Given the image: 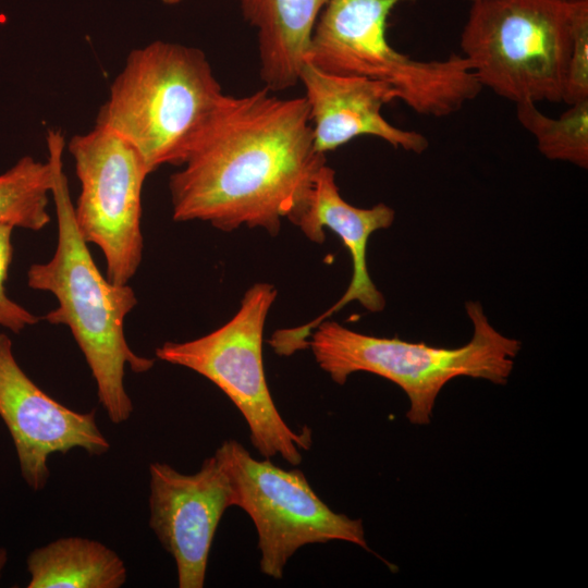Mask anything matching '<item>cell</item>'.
I'll list each match as a JSON object with an SVG mask.
<instances>
[{"label":"cell","mask_w":588,"mask_h":588,"mask_svg":"<svg viewBox=\"0 0 588 588\" xmlns=\"http://www.w3.org/2000/svg\"><path fill=\"white\" fill-rule=\"evenodd\" d=\"M28 588H120L126 581L122 559L103 543L60 538L27 558Z\"/></svg>","instance_id":"15"},{"label":"cell","mask_w":588,"mask_h":588,"mask_svg":"<svg viewBox=\"0 0 588 588\" xmlns=\"http://www.w3.org/2000/svg\"><path fill=\"white\" fill-rule=\"evenodd\" d=\"M5 561H7V552L5 550L0 549V576H1L2 568L4 567Z\"/></svg>","instance_id":"20"},{"label":"cell","mask_w":588,"mask_h":588,"mask_svg":"<svg viewBox=\"0 0 588 588\" xmlns=\"http://www.w3.org/2000/svg\"><path fill=\"white\" fill-rule=\"evenodd\" d=\"M64 147L61 132L49 130L47 148L53 170L51 197L58 241L49 261L28 268L27 285L56 297L58 306L45 319L70 329L96 381L99 403L112 422L121 424L134 409L124 387L125 367L143 373L154 367L155 359L137 355L126 342L124 320L137 305L135 292L128 284L112 283L101 274L77 230L63 171Z\"/></svg>","instance_id":"2"},{"label":"cell","mask_w":588,"mask_h":588,"mask_svg":"<svg viewBox=\"0 0 588 588\" xmlns=\"http://www.w3.org/2000/svg\"><path fill=\"white\" fill-rule=\"evenodd\" d=\"M324 164L305 97L279 98L266 87L225 95L169 179L172 218L277 235L283 218L293 223Z\"/></svg>","instance_id":"1"},{"label":"cell","mask_w":588,"mask_h":588,"mask_svg":"<svg viewBox=\"0 0 588 588\" xmlns=\"http://www.w3.org/2000/svg\"><path fill=\"white\" fill-rule=\"evenodd\" d=\"M317 151L334 150L359 136L380 138L396 149L424 152L429 142L416 131L389 123L382 107L397 98L389 84L360 76L326 73L305 61L299 73Z\"/></svg>","instance_id":"13"},{"label":"cell","mask_w":588,"mask_h":588,"mask_svg":"<svg viewBox=\"0 0 588 588\" xmlns=\"http://www.w3.org/2000/svg\"><path fill=\"white\" fill-rule=\"evenodd\" d=\"M13 226L0 223V328L20 333L39 318L8 296L5 281L13 259Z\"/></svg>","instance_id":"19"},{"label":"cell","mask_w":588,"mask_h":588,"mask_svg":"<svg viewBox=\"0 0 588 588\" xmlns=\"http://www.w3.org/2000/svg\"><path fill=\"white\" fill-rule=\"evenodd\" d=\"M278 291L256 283L244 294L238 310L223 326L186 342H166L156 357L186 367L216 384L245 418L253 446L265 457L281 456L291 465L311 446V431L295 432L271 396L262 360L264 329Z\"/></svg>","instance_id":"7"},{"label":"cell","mask_w":588,"mask_h":588,"mask_svg":"<svg viewBox=\"0 0 588 588\" xmlns=\"http://www.w3.org/2000/svg\"><path fill=\"white\" fill-rule=\"evenodd\" d=\"M149 475V526L175 561L179 587L201 588L219 522L233 506L228 473L213 454L193 475L161 462Z\"/></svg>","instance_id":"10"},{"label":"cell","mask_w":588,"mask_h":588,"mask_svg":"<svg viewBox=\"0 0 588 588\" xmlns=\"http://www.w3.org/2000/svg\"><path fill=\"white\" fill-rule=\"evenodd\" d=\"M394 218V210L383 203L370 208H358L348 204L340 194L335 171L327 163L320 168L305 205L293 224L298 226L308 240L318 244L326 240L324 228L334 232L351 256L352 278L340 299L319 317L303 326L279 329L272 333L269 344L278 355L290 356L307 348L311 331L354 301L370 313L384 309L385 298L368 271L367 246L371 234L390 228Z\"/></svg>","instance_id":"12"},{"label":"cell","mask_w":588,"mask_h":588,"mask_svg":"<svg viewBox=\"0 0 588 588\" xmlns=\"http://www.w3.org/2000/svg\"><path fill=\"white\" fill-rule=\"evenodd\" d=\"M233 490V506L253 520L258 535L259 567L280 579L302 547L342 540L369 550L363 522L333 512L314 491L305 474L257 460L236 440L215 452Z\"/></svg>","instance_id":"8"},{"label":"cell","mask_w":588,"mask_h":588,"mask_svg":"<svg viewBox=\"0 0 588 588\" xmlns=\"http://www.w3.org/2000/svg\"><path fill=\"white\" fill-rule=\"evenodd\" d=\"M516 115L547 159L588 168V100L571 105L556 119L541 112L537 103L522 102L516 105Z\"/></svg>","instance_id":"17"},{"label":"cell","mask_w":588,"mask_h":588,"mask_svg":"<svg viewBox=\"0 0 588 588\" xmlns=\"http://www.w3.org/2000/svg\"><path fill=\"white\" fill-rule=\"evenodd\" d=\"M469 1L471 2V1H475V0H469Z\"/></svg>","instance_id":"22"},{"label":"cell","mask_w":588,"mask_h":588,"mask_svg":"<svg viewBox=\"0 0 588 588\" xmlns=\"http://www.w3.org/2000/svg\"><path fill=\"white\" fill-rule=\"evenodd\" d=\"M415 0H329L316 22L306 60L334 75L384 82L413 111L436 118L453 114L482 87L466 59L415 60L392 47L388 19Z\"/></svg>","instance_id":"5"},{"label":"cell","mask_w":588,"mask_h":588,"mask_svg":"<svg viewBox=\"0 0 588 588\" xmlns=\"http://www.w3.org/2000/svg\"><path fill=\"white\" fill-rule=\"evenodd\" d=\"M68 149L81 184L77 230L102 250L106 277L128 284L143 258L142 192L150 171L128 142L98 124L71 137Z\"/></svg>","instance_id":"9"},{"label":"cell","mask_w":588,"mask_h":588,"mask_svg":"<svg viewBox=\"0 0 588 588\" xmlns=\"http://www.w3.org/2000/svg\"><path fill=\"white\" fill-rule=\"evenodd\" d=\"M183 0H162L163 3L166 4H176L179 2H181Z\"/></svg>","instance_id":"21"},{"label":"cell","mask_w":588,"mask_h":588,"mask_svg":"<svg viewBox=\"0 0 588 588\" xmlns=\"http://www.w3.org/2000/svg\"><path fill=\"white\" fill-rule=\"evenodd\" d=\"M224 96L204 51L155 40L130 52L96 124L128 142L151 173L182 166Z\"/></svg>","instance_id":"3"},{"label":"cell","mask_w":588,"mask_h":588,"mask_svg":"<svg viewBox=\"0 0 588 588\" xmlns=\"http://www.w3.org/2000/svg\"><path fill=\"white\" fill-rule=\"evenodd\" d=\"M465 308L474 333L460 347L368 335L328 319L311 331L308 347L318 366L338 384L359 371L395 383L409 400L407 419L427 425L440 391L450 380L470 377L505 384L520 351L518 340L503 335L490 323L480 303L467 302Z\"/></svg>","instance_id":"4"},{"label":"cell","mask_w":588,"mask_h":588,"mask_svg":"<svg viewBox=\"0 0 588 588\" xmlns=\"http://www.w3.org/2000/svg\"><path fill=\"white\" fill-rule=\"evenodd\" d=\"M0 417L13 440L21 475L39 491L48 482V458L81 448L102 455L110 444L99 430L95 411H73L44 392L21 368L11 339L0 332Z\"/></svg>","instance_id":"11"},{"label":"cell","mask_w":588,"mask_h":588,"mask_svg":"<svg viewBox=\"0 0 588 588\" xmlns=\"http://www.w3.org/2000/svg\"><path fill=\"white\" fill-rule=\"evenodd\" d=\"M52 179L50 160L42 162L30 156L0 174V223L32 231L49 224Z\"/></svg>","instance_id":"16"},{"label":"cell","mask_w":588,"mask_h":588,"mask_svg":"<svg viewBox=\"0 0 588 588\" xmlns=\"http://www.w3.org/2000/svg\"><path fill=\"white\" fill-rule=\"evenodd\" d=\"M481 85L512 102H562L571 0H475L460 39Z\"/></svg>","instance_id":"6"},{"label":"cell","mask_w":588,"mask_h":588,"mask_svg":"<svg viewBox=\"0 0 588 588\" xmlns=\"http://www.w3.org/2000/svg\"><path fill=\"white\" fill-rule=\"evenodd\" d=\"M329 0H241L244 19L257 30L259 75L270 91L299 83L311 35Z\"/></svg>","instance_id":"14"},{"label":"cell","mask_w":588,"mask_h":588,"mask_svg":"<svg viewBox=\"0 0 588 588\" xmlns=\"http://www.w3.org/2000/svg\"><path fill=\"white\" fill-rule=\"evenodd\" d=\"M588 100V0H571V50L562 102Z\"/></svg>","instance_id":"18"}]
</instances>
